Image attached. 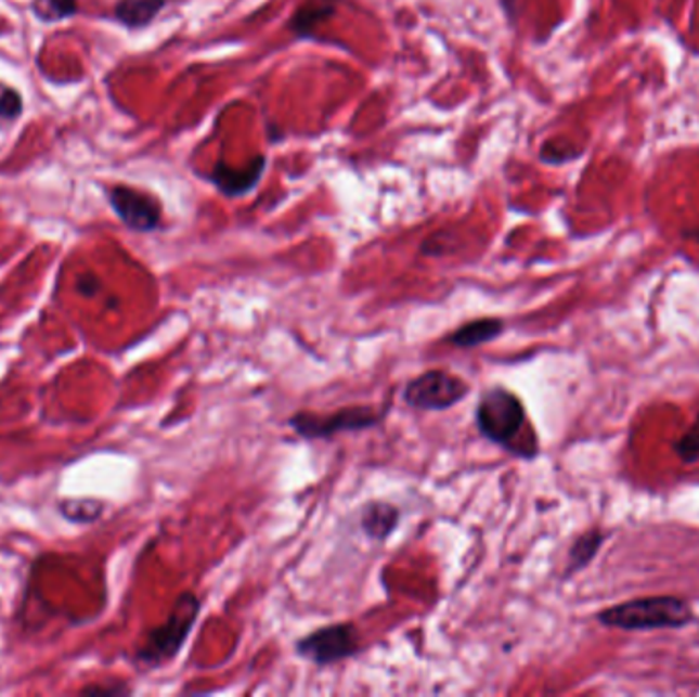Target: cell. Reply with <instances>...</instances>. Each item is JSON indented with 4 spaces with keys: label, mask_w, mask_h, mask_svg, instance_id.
Here are the masks:
<instances>
[{
    "label": "cell",
    "mask_w": 699,
    "mask_h": 697,
    "mask_svg": "<svg viewBox=\"0 0 699 697\" xmlns=\"http://www.w3.org/2000/svg\"><path fill=\"white\" fill-rule=\"evenodd\" d=\"M475 422L484 440L505 452L520 459L539 454V438L528 422L520 397L503 385L484 389L475 410Z\"/></svg>",
    "instance_id": "cell-1"
},
{
    "label": "cell",
    "mask_w": 699,
    "mask_h": 697,
    "mask_svg": "<svg viewBox=\"0 0 699 697\" xmlns=\"http://www.w3.org/2000/svg\"><path fill=\"white\" fill-rule=\"evenodd\" d=\"M595 620L601 627L624 632L675 630L691 624L696 620V611L679 595H652L601 609Z\"/></svg>",
    "instance_id": "cell-2"
},
{
    "label": "cell",
    "mask_w": 699,
    "mask_h": 697,
    "mask_svg": "<svg viewBox=\"0 0 699 697\" xmlns=\"http://www.w3.org/2000/svg\"><path fill=\"white\" fill-rule=\"evenodd\" d=\"M198 614H200V599L197 595L193 591L180 593L166 622H161L160 627L152 628L145 634L144 643L135 648V655H133L135 664L144 671H152L174 661L184 643L189 641L191 630L197 624Z\"/></svg>",
    "instance_id": "cell-3"
},
{
    "label": "cell",
    "mask_w": 699,
    "mask_h": 697,
    "mask_svg": "<svg viewBox=\"0 0 699 697\" xmlns=\"http://www.w3.org/2000/svg\"><path fill=\"white\" fill-rule=\"evenodd\" d=\"M383 417L385 412L375 408L352 405L327 415L311 412L295 413L288 420V426L307 440H329L338 434H354V431L375 428L383 422Z\"/></svg>",
    "instance_id": "cell-4"
},
{
    "label": "cell",
    "mask_w": 699,
    "mask_h": 697,
    "mask_svg": "<svg viewBox=\"0 0 699 697\" xmlns=\"http://www.w3.org/2000/svg\"><path fill=\"white\" fill-rule=\"evenodd\" d=\"M470 393L468 383L449 371L433 369L412 378L403 389V401L422 412H444Z\"/></svg>",
    "instance_id": "cell-5"
},
{
    "label": "cell",
    "mask_w": 699,
    "mask_h": 697,
    "mask_svg": "<svg viewBox=\"0 0 699 697\" xmlns=\"http://www.w3.org/2000/svg\"><path fill=\"white\" fill-rule=\"evenodd\" d=\"M295 648H297L299 657H303L306 661L313 662L318 667L336 664V662L346 661V659L359 655V628L354 627L352 622L318 628L311 634L299 638Z\"/></svg>",
    "instance_id": "cell-6"
},
{
    "label": "cell",
    "mask_w": 699,
    "mask_h": 697,
    "mask_svg": "<svg viewBox=\"0 0 699 697\" xmlns=\"http://www.w3.org/2000/svg\"><path fill=\"white\" fill-rule=\"evenodd\" d=\"M108 203L117 217L133 232H154L160 225V203L129 186H113Z\"/></svg>",
    "instance_id": "cell-7"
},
{
    "label": "cell",
    "mask_w": 699,
    "mask_h": 697,
    "mask_svg": "<svg viewBox=\"0 0 699 697\" xmlns=\"http://www.w3.org/2000/svg\"><path fill=\"white\" fill-rule=\"evenodd\" d=\"M264 170H267L264 156H256L250 164H246L242 168H230L228 164L219 162L211 175V180L216 182L217 189L225 197H242V195H248L251 189L260 182Z\"/></svg>",
    "instance_id": "cell-8"
},
{
    "label": "cell",
    "mask_w": 699,
    "mask_h": 697,
    "mask_svg": "<svg viewBox=\"0 0 699 697\" xmlns=\"http://www.w3.org/2000/svg\"><path fill=\"white\" fill-rule=\"evenodd\" d=\"M399 526V509L389 501H371L360 516V528L375 542L391 538Z\"/></svg>",
    "instance_id": "cell-9"
},
{
    "label": "cell",
    "mask_w": 699,
    "mask_h": 697,
    "mask_svg": "<svg viewBox=\"0 0 699 697\" xmlns=\"http://www.w3.org/2000/svg\"><path fill=\"white\" fill-rule=\"evenodd\" d=\"M503 332H505V322L500 318H481L456 327L450 334L449 341L456 348H477L497 340Z\"/></svg>",
    "instance_id": "cell-10"
},
{
    "label": "cell",
    "mask_w": 699,
    "mask_h": 697,
    "mask_svg": "<svg viewBox=\"0 0 699 697\" xmlns=\"http://www.w3.org/2000/svg\"><path fill=\"white\" fill-rule=\"evenodd\" d=\"M608 534H604L599 528H592L577 538L569 551V563H567V577L574 572L583 571L592 565L593 558L599 553L601 544L606 542Z\"/></svg>",
    "instance_id": "cell-11"
},
{
    "label": "cell",
    "mask_w": 699,
    "mask_h": 697,
    "mask_svg": "<svg viewBox=\"0 0 699 697\" xmlns=\"http://www.w3.org/2000/svg\"><path fill=\"white\" fill-rule=\"evenodd\" d=\"M164 7L166 0H119L115 7V17L127 27L138 29L150 25Z\"/></svg>",
    "instance_id": "cell-12"
},
{
    "label": "cell",
    "mask_w": 699,
    "mask_h": 697,
    "mask_svg": "<svg viewBox=\"0 0 699 697\" xmlns=\"http://www.w3.org/2000/svg\"><path fill=\"white\" fill-rule=\"evenodd\" d=\"M55 507L66 521L80 524V526L94 524L105 514V503L101 500H92V498H80V500L66 498V500L57 501Z\"/></svg>",
    "instance_id": "cell-13"
},
{
    "label": "cell",
    "mask_w": 699,
    "mask_h": 697,
    "mask_svg": "<svg viewBox=\"0 0 699 697\" xmlns=\"http://www.w3.org/2000/svg\"><path fill=\"white\" fill-rule=\"evenodd\" d=\"M336 11V7L332 2H323V0H309L303 7L297 9V13L290 18L288 27L299 37H307L313 34L315 25L329 17Z\"/></svg>",
    "instance_id": "cell-14"
},
{
    "label": "cell",
    "mask_w": 699,
    "mask_h": 697,
    "mask_svg": "<svg viewBox=\"0 0 699 697\" xmlns=\"http://www.w3.org/2000/svg\"><path fill=\"white\" fill-rule=\"evenodd\" d=\"M34 13L41 21L55 23L76 15L78 2L76 0H34Z\"/></svg>",
    "instance_id": "cell-15"
},
{
    "label": "cell",
    "mask_w": 699,
    "mask_h": 697,
    "mask_svg": "<svg viewBox=\"0 0 699 697\" xmlns=\"http://www.w3.org/2000/svg\"><path fill=\"white\" fill-rule=\"evenodd\" d=\"M675 454L682 459L685 465H694L699 461V417L691 428L683 434L682 438L673 444Z\"/></svg>",
    "instance_id": "cell-16"
},
{
    "label": "cell",
    "mask_w": 699,
    "mask_h": 697,
    "mask_svg": "<svg viewBox=\"0 0 699 697\" xmlns=\"http://www.w3.org/2000/svg\"><path fill=\"white\" fill-rule=\"evenodd\" d=\"M21 113H23V99L18 90L9 89L0 82V126L17 121Z\"/></svg>",
    "instance_id": "cell-17"
},
{
    "label": "cell",
    "mask_w": 699,
    "mask_h": 697,
    "mask_svg": "<svg viewBox=\"0 0 699 697\" xmlns=\"http://www.w3.org/2000/svg\"><path fill=\"white\" fill-rule=\"evenodd\" d=\"M80 694L85 696H127L131 694V687L127 685L126 681H115V683H94V685H87L80 689Z\"/></svg>",
    "instance_id": "cell-18"
},
{
    "label": "cell",
    "mask_w": 699,
    "mask_h": 697,
    "mask_svg": "<svg viewBox=\"0 0 699 697\" xmlns=\"http://www.w3.org/2000/svg\"><path fill=\"white\" fill-rule=\"evenodd\" d=\"M101 279L96 276V274H92V272H85V274H80L78 276V281H76V291L82 295V297H94V295H99V291H101Z\"/></svg>",
    "instance_id": "cell-19"
}]
</instances>
